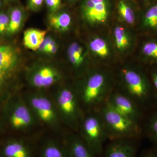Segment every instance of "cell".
I'll use <instances>...</instances> for the list:
<instances>
[{"mask_svg":"<svg viewBox=\"0 0 157 157\" xmlns=\"http://www.w3.org/2000/svg\"><path fill=\"white\" fill-rule=\"evenodd\" d=\"M99 110L104 122L107 139H133L140 135L139 123L128 118L113 109L107 102Z\"/></svg>","mask_w":157,"mask_h":157,"instance_id":"1","label":"cell"},{"mask_svg":"<svg viewBox=\"0 0 157 157\" xmlns=\"http://www.w3.org/2000/svg\"><path fill=\"white\" fill-rule=\"evenodd\" d=\"M77 94L80 105L89 111L102 105L111 94L107 75L99 71L91 73Z\"/></svg>","mask_w":157,"mask_h":157,"instance_id":"2","label":"cell"},{"mask_svg":"<svg viewBox=\"0 0 157 157\" xmlns=\"http://www.w3.org/2000/svg\"><path fill=\"white\" fill-rule=\"evenodd\" d=\"M121 76L125 90L124 94L141 109L149 107L154 98L150 85L144 74L136 70L125 68L121 70Z\"/></svg>","mask_w":157,"mask_h":157,"instance_id":"3","label":"cell"},{"mask_svg":"<svg viewBox=\"0 0 157 157\" xmlns=\"http://www.w3.org/2000/svg\"><path fill=\"white\" fill-rule=\"evenodd\" d=\"M52 100L61 120L73 131H78L83 116L77 93L70 87H62Z\"/></svg>","mask_w":157,"mask_h":157,"instance_id":"4","label":"cell"},{"mask_svg":"<svg viewBox=\"0 0 157 157\" xmlns=\"http://www.w3.org/2000/svg\"><path fill=\"white\" fill-rule=\"evenodd\" d=\"M89 112L82 119L78 130L80 137L99 156L103 154L107 135L100 111L94 109Z\"/></svg>","mask_w":157,"mask_h":157,"instance_id":"5","label":"cell"},{"mask_svg":"<svg viewBox=\"0 0 157 157\" xmlns=\"http://www.w3.org/2000/svg\"><path fill=\"white\" fill-rule=\"evenodd\" d=\"M37 121L56 128L61 120L53 100L40 93L32 94L25 100Z\"/></svg>","mask_w":157,"mask_h":157,"instance_id":"6","label":"cell"},{"mask_svg":"<svg viewBox=\"0 0 157 157\" xmlns=\"http://www.w3.org/2000/svg\"><path fill=\"white\" fill-rule=\"evenodd\" d=\"M8 118L11 128L18 131L31 128L38 121L26 101L21 99L12 104Z\"/></svg>","mask_w":157,"mask_h":157,"instance_id":"7","label":"cell"},{"mask_svg":"<svg viewBox=\"0 0 157 157\" xmlns=\"http://www.w3.org/2000/svg\"><path fill=\"white\" fill-rule=\"evenodd\" d=\"M30 83L37 89L47 88L56 84L62 78L56 68L48 65H40L31 68L28 73Z\"/></svg>","mask_w":157,"mask_h":157,"instance_id":"8","label":"cell"},{"mask_svg":"<svg viewBox=\"0 0 157 157\" xmlns=\"http://www.w3.org/2000/svg\"><path fill=\"white\" fill-rule=\"evenodd\" d=\"M105 102L119 113L139 123L142 116L141 109L132 99L124 93H111Z\"/></svg>","mask_w":157,"mask_h":157,"instance_id":"9","label":"cell"},{"mask_svg":"<svg viewBox=\"0 0 157 157\" xmlns=\"http://www.w3.org/2000/svg\"><path fill=\"white\" fill-rule=\"evenodd\" d=\"M38 147L26 139H10L1 147L0 157H36Z\"/></svg>","mask_w":157,"mask_h":157,"instance_id":"10","label":"cell"},{"mask_svg":"<svg viewBox=\"0 0 157 157\" xmlns=\"http://www.w3.org/2000/svg\"><path fill=\"white\" fill-rule=\"evenodd\" d=\"M82 13L90 23H104L109 14L107 0H85L82 6Z\"/></svg>","mask_w":157,"mask_h":157,"instance_id":"11","label":"cell"},{"mask_svg":"<svg viewBox=\"0 0 157 157\" xmlns=\"http://www.w3.org/2000/svg\"><path fill=\"white\" fill-rule=\"evenodd\" d=\"M133 139H121L111 140L105 150L104 157H136L137 147Z\"/></svg>","mask_w":157,"mask_h":157,"instance_id":"12","label":"cell"},{"mask_svg":"<svg viewBox=\"0 0 157 157\" xmlns=\"http://www.w3.org/2000/svg\"><path fill=\"white\" fill-rule=\"evenodd\" d=\"M39 157H71L64 140L50 139L44 140L38 147Z\"/></svg>","mask_w":157,"mask_h":157,"instance_id":"13","label":"cell"},{"mask_svg":"<svg viewBox=\"0 0 157 157\" xmlns=\"http://www.w3.org/2000/svg\"><path fill=\"white\" fill-rule=\"evenodd\" d=\"M71 157H98L80 135L71 134L64 139Z\"/></svg>","mask_w":157,"mask_h":157,"instance_id":"14","label":"cell"},{"mask_svg":"<svg viewBox=\"0 0 157 157\" xmlns=\"http://www.w3.org/2000/svg\"><path fill=\"white\" fill-rule=\"evenodd\" d=\"M46 31L36 29H29L24 33L23 42L25 46L31 50H38L44 41Z\"/></svg>","mask_w":157,"mask_h":157,"instance_id":"15","label":"cell"},{"mask_svg":"<svg viewBox=\"0 0 157 157\" xmlns=\"http://www.w3.org/2000/svg\"><path fill=\"white\" fill-rule=\"evenodd\" d=\"M49 25L56 30L65 32L69 30L72 19L70 14L66 12H56L51 13L48 17Z\"/></svg>","mask_w":157,"mask_h":157,"instance_id":"16","label":"cell"},{"mask_svg":"<svg viewBox=\"0 0 157 157\" xmlns=\"http://www.w3.org/2000/svg\"><path fill=\"white\" fill-rule=\"evenodd\" d=\"M17 61L16 52L10 45L0 46V68L8 72L14 67Z\"/></svg>","mask_w":157,"mask_h":157,"instance_id":"17","label":"cell"},{"mask_svg":"<svg viewBox=\"0 0 157 157\" xmlns=\"http://www.w3.org/2000/svg\"><path fill=\"white\" fill-rule=\"evenodd\" d=\"M69 60L73 67L78 69L82 66L84 62V52L81 45L76 42H73L68 49Z\"/></svg>","mask_w":157,"mask_h":157,"instance_id":"18","label":"cell"},{"mask_svg":"<svg viewBox=\"0 0 157 157\" xmlns=\"http://www.w3.org/2000/svg\"><path fill=\"white\" fill-rule=\"evenodd\" d=\"M23 20L22 11L18 8L11 10L9 16V22L7 32L9 34L15 33L19 30Z\"/></svg>","mask_w":157,"mask_h":157,"instance_id":"19","label":"cell"},{"mask_svg":"<svg viewBox=\"0 0 157 157\" xmlns=\"http://www.w3.org/2000/svg\"><path fill=\"white\" fill-rule=\"evenodd\" d=\"M147 136L157 149V111L151 114L147 121L145 126Z\"/></svg>","mask_w":157,"mask_h":157,"instance_id":"20","label":"cell"},{"mask_svg":"<svg viewBox=\"0 0 157 157\" xmlns=\"http://www.w3.org/2000/svg\"><path fill=\"white\" fill-rule=\"evenodd\" d=\"M113 35L116 45L119 50L123 51L128 48L130 39L126 31L123 27L118 26L114 29Z\"/></svg>","mask_w":157,"mask_h":157,"instance_id":"21","label":"cell"},{"mask_svg":"<svg viewBox=\"0 0 157 157\" xmlns=\"http://www.w3.org/2000/svg\"><path fill=\"white\" fill-rule=\"evenodd\" d=\"M90 48L93 53L101 58L109 55V51L107 42L101 38H94L90 43Z\"/></svg>","mask_w":157,"mask_h":157,"instance_id":"22","label":"cell"},{"mask_svg":"<svg viewBox=\"0 0 157 157\" xmlns=\"http://www.w3.org/2000/svg\"><path fill=\"white\" fill-rule=\"evenodd\" d=\"M144 27L151 30H157V5L152 6L144 16Z\"/></svg>","mask_w":157,"mask_h":157,"instance_id":"23","label":"cell"},{"mask_svg":"<svg viewBox=\"0 0 157 157\" xmlns=\"http://www.w3.org/2000/svg\"><path fill=\"white\" fill-rule=\"evenodd\" d=\"M118 11L119 14L125 22L131 25L135 23V13L131 7L124 1H121L119 2Z\"/></svg>","mask_w":157,"mask_h":157,"instance_id":"24","label":"cell"},{"mask_svg":"<svg viewBox=\"0 0 157 157\" xmlns=\"http://www.w3.org/2000/svg\"><path fill=\"white\" fill-rule=\"evenodd\" d=\"M142 52L148 58L157 60V42L149 41L144 44Z\"/></svg>","mask_w":157,"mask_h":157,"instance_id":"25","label":"cell"},{"mask_svg":"<svg viewBox=\"0 0 157 157\" xmlns=\"http://www.w3.org/2000/svg\"><path fill=\"white\" fill-rule=\"evenodd\" d=\"M9 22V16L4 12H0V34L7 31Z\"/></svg>","mask_w":157,"mask_h":157,"instance_id":"26","label":"cell"},{"mask_svg":"<svg viewBox=\"0 0 157 157\" xmlns=\"http://www.w3.org/2000/svg\"><path fill=\"white\" fill-rule=\"evenodd\" d=\"M45 4L51 13L56 12L60 8L61 0H45Z\"/></svg>","mask_w":157,"mask_h":157,"instance_id":"27","label":"cell"},{"mask_svg":"<svg viewBox=\"0 0 157 157\" xmlns=\"http://www.w3.org/2000/svg\"><path fill=\"white\" fill-rule=\"evenodd\" d=\"M43 2L44 0H28V6L32 11H38L42 7Z\"/></svg>","mask_w":157,"mask_h":157,"instance_id":"28","label":"cell"},{"mask_svg":"<svg viewBox=\"0 0 157 157\" xmlns=\"http://www.w3.org/2000/svg\"><path fill=\"white\" fill-rule=\"evenodd\" d=\"M151 79L154 88V98L155 101L157 102V70L151 72Z\"/></svg>","mask_w":157,"mask_h":157,"instance_id":"29","label":"cell"},{"mask_svg":"<svg viewBox=\"0 0 157 157\" xmlns=\"http://www.w3.org/2000/svg\"><path fill=\"white\" fill-rule=\"evenodd\" d=\"M140 157H157V149L153 147L145 150L141 153Z\"/></svg>","mask_w":157,"mask_h":157,"instance_id":"30","label":"cell"},{"mask_svg":"<svg viewBox=\"0 0 157 157\" xmlns=\"http://www.w3.org/2000/svg\"><path fill=\"white\" fill-rule=\"evenodd\" d=\"M7 73V72L2 70L0 68V87L2 86V84L4 79H5V76H6Z\"/></svg>","mask_w":157,"mask_h":157,"instance_id":"31","label":"cell"},{"mask_svg":"<svg viewBox=\"0 0 157 157\" xmlns=\"http://www.w3.org/2000/svg\"><path fill=\"white\" fill-rule=\"evenodd\" d=\"M2 6V2H1V0H0V7Z\"/></svg>","mask_w":157,"mask_h":157,"instance_id":"32","label":"cell"},{"mask_svg":"<svg viewBox=\"0 0 157 157\" xmlns=\"http://www.w3.org/2000/svg\"><path fill=\"white\" fill-rule=\"evenodd\" d=\"M69 1H76V0H69Z\"/></svg>","mask_w":157,"mask_h":157,"instance_id":"33","label":"cell"}]
</instances>
